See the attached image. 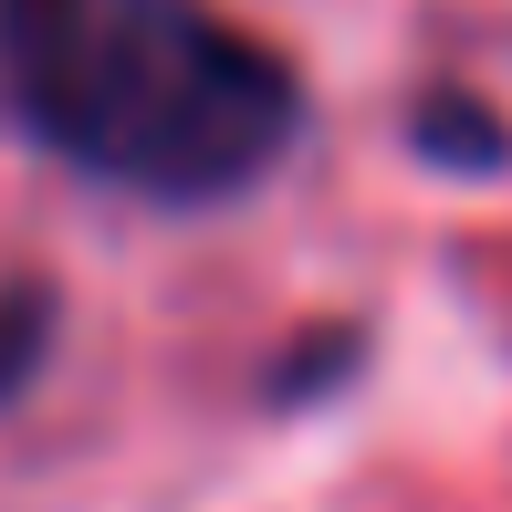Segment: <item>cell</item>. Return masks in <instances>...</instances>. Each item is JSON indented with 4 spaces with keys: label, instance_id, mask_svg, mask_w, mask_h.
I'll return each instance as SVG.
<instances>
[{
    "label": "cell",
    "instance_id": "1",
    "mask_svg": "<svg viewBox=\"0 0 512 512\" xmlns=\"http://www.w3.org/2000/svg\"><path fill=\"white\" fill-rule=\"evenodd\" d=\"M0 105L136 199H241L283 168L304 84L209 0H0Z\"/></svg>",
    "mask_w": 512,
    "mask_h": 512
},
{
    "label": "cell",
    "instance_id": "2",
    "mask_svg": "<svg viewBox=\"0 0 512 512\" xmlns=\"http://www.w3.org/2000/svg\"><path fill=\"white\" fill-rule=\"evenodd\" d=\"M42 345H53V304H42L32 283H11V293H0V398H21V387H32Z\"/></svg>",
    "mask_w": 512,
    "mask_h": 512
}]
</instances>
